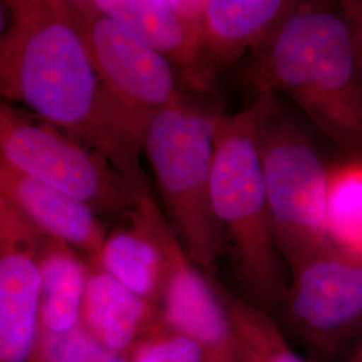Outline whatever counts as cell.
I'll use <instances>...</instances> for the list:
<instances>
[{
	"instance_id": "6da1fadb",
	"label": "cell",
	"mask_w": 362,
	"mask_h": 362,
	"mask_svg": "<svg viewBox=\"0 0 362 362\" xmlns=\"http://www.w3.org/2000/svg\"><path fill=\"white\" fill-rule=\"evenodd\" d=\"M0 40V100L104 156L139 197L151 194L143 137L109 101L67 0H10Z\"/></svg>"
},
{
	"instance_id": "7a4b0ae2",
	"label": "cell",
	"mask_w": 362,
	"mask_h": 362,
	"mask_svg": "<svg viewBox=\"0 0 362 362\" xmlns=\"http://www.w3.org/2000/svg\"><path fill=\"white\" fill-rule=\"evenodd\" d=\"M248 79L258 94L291 98L350 157L362 156V77L339 7L298 3L257 49Z\"/></svg>"
},
{
	"instance_id": "3957f363",
	"label": "cell",
	"mask_w": 362,
	"mask_h": 362,
	"mask_svg": "<svg viewBox=\"0 0 362 362\" xmlns=\"http://www.w3.org/2000/svg\"><path fill=\"white\" fill-rule=\"evenodd\" d=\"M278 113L275 95L258 94L245 110L220 113L211 179L215 216L233 242L238 270L262 303L279 297L282 279L263 179V130Z\"/></svg>"
},
{
	"instance_id": "277c9868",
	"label": "cell",
	"mask_w": 362,
	"mask_h": 362,
	"mask_svg": "<svg viewBox=\"0 0 362 362\" xmlns=\"http://www.w3.org/2000/svg\"><path fill=\"white\" fill-rule=\"evenodd\" d=\"M219 115L184 94L151 119L143 140L169 223L204 272H215L223 248L211 199Z\"/></svg>"
},
{
	"instance_id": "5b68a950",
	"label": "cell",
	"mask_w": 362,
	"mask_h": 362,
	"mask_svg": "<svg viewBox=\"0 0 362 362\" xmlns=\"http://www.w3.org/2000/svg\"><path fill=\"white\" fill-rule=\"evenodd\" d=\"M0 157L98 216L129 219L141 199L104 156L1 100Z\"/></svg>"
},
{
	"instance_id": "8992f818",
	"label": "cell",
	"mask_w": 362,
	"mask_h": 362,
	"mask_svg": "<svg viewBox=\"0 0 362 362\" xmlns=\"http://www.w3.org/2000/svg\"><path fill=\"white\" fill-rule=\"evenodd\" d=\"M276 115L262 136L263 179L275 246L296 269L330 243L326 233L329 168L297 125L276 121Z\"/></svg>"
},
{
	"instance_id": "52a82bcc",
	"label": "cell",
	"mask_w": 362,
	"mask_h": 362,
	"mask_svg": "<svg viewBox=\"0 0 362 362\" xmlns=\"http://www.w3.org/2000/svg\"><path fill=\"white\" fill-rule=\"evenodd\" d=\"M104 91L143 137L151 119L184 93L177 70L93 0H67Z\"/></svg>"
},
{
	"instance_id": "ba28073f",
	"label": "cell",
	"mask_w": 362,
	"mask_h": 362,
	"mask_svg": "<svg viewBox=\"0 0 362 362\" xmlns=\"http://www.w3.org/2000/svg\"><path fill=\"white\" fill-rule=\"evenodd\" d=\"M134 214L155 235L165 258L161 324L194 341L207 362H240L224 299L189 258L153 196H143Z\"/></svg>"
},
{
	"instance_id": "9c48e42d",
	"label": "cell",
	"mask_w": 362,
	"mask_h": 362,
	"mask_svg": "<svg viewBox=\"0 0 362 362\" xmlns=\"http://www.w3.org/2000/svg\"><path fill=\"white\" fill-rule=\"evenodd\" d=\"M46 238L0 194V362H31L40 327V260Z\"/></svg>"
},
{
	"instance_id": "30bf717a",
	"label": "cell",
	"mask_w": 362,
	"mask_h": 362,
	"mask_svg": "<svg viewBox=\"0 0 362 362\" xmlns=\"http://www.w3.org/2000/svg\"><path fill=\"white\" fill-rule=\"evenodd\" d=\"M290 310L308 332L334 344L362 325V255L329 245L299 263Z\"/></svg>"
},
{
	"instance_id": "8fae6325",
	"label": "cell",
	"mask_w": 362,
	"mask_h": 362,
	"mask_svg": "<svg viewBox=\"0 0 362 362\" xmlns=\"http://www.w3.org/2000/svg\"><path fill=\"white\" fill-rule=\"evenodd\" d=\"M93 3L164 57L191 89L206 91L212 86L200 27L204 0H93Z\"/></svg>"
},
{
	"instance_id": "7c38bea8",
	"label": "cell",
	"mask_w": 362,
	"mask_h": 362,
	"mask_svg": "<svg viewBox=\"0 0 362 362\" xmlns=\"http://www.w3.org/2000/svg\"><path fill=\"white\" fill-rule=\"evenodd\" d=\"M0 194L46 238L98 257L107 233L86 204L27 176L1 157Z\"/></svg>"
},
{
	"instance_id": "4fadbf2b",
	"label": "cell",
	"mask_w": 362,
	"mask_h": 362,
	"mask_svg": "<svg viewBox=\"0 0 362 362\" xmlns=\"http://www.w3.org/2000/svg\"><path fill=\"white\" fill-rule=\"evenodd\" d=\"M297 6L287 0H206L200 27L211 79L248 49H259Z\"/></svg>"
},
{
	"instance_id": "5bb4252c",
	"label": "cell",
	"mask_w": 362,
	"mask_h": 362,
	"mask_svg": "<svg viewBox=\"0 0 362 362\" xmlns=\"http://www.w3.org/2000/svg\"><path fill=\"white\" fill-rule=\"evenodd\" d=\"M155 308L97 266L88 275L82 327L107 349L128 357L158 325Z\"/></svg>"
},
{
	"instance_id": "9a60e30c",
	"label": "cell",
	"mask_w": 362,
	"mask_h": 362,
	"mask_svg": "<svg viewBox=\"0 0 362 362\" xmlns=\"http://www.w3.org/2000/svg\"><path fill=\"white\" fill-rule=\"evenodd\" d=\"M40 272V337L71 334L82 326L89 272L73 254L71 247L47 239L42 252Z\"/></svg>"
},
{
	"instance_id": "2e32d148",
	"label": "cell",
	"mask_w": 362,
	"mask_h": 362,
	"mask_svg": "<svg viewBox=\"0 0 362 362\" xmlns=\"http://www.w3.org/2000/svg\"><path fill=\"white\" fill-rule=\"evenodd\" d=\"M130 226L106 235L98 266L136 296L155 305L165 284V258L155 235L134 211Z\"/></svg>"
},
{
	"instance_id": "e0dca14e",
	"label": "cell",
	"mask_w": 362,
	"mask_h": 362,
	"mask_svg": "<svg viewBox=\"0 0 362 362\" xmlns=\"http://www.w3.org/2000/svg\"><path fill=\"white\" fill-rule=\"evenodd\" d=\"M326 233L333 245L362 255V156L327 169Z\"/></svg>"
},
{
	"instance_id": "ac0fdd59",
	"label": "cell",
	"mask_w": 362,
	"mask_h": 362,
	"mask_svg": "<svg viewBox=\"0 0 362 362\" xmlns=\"http://www.w3.org/2000/svg\"><path fill=\"white\" fill-rule=\"evenodd\" d=\"M240 362H308L293 350L272 318L245 299L223 297Z\"/></svg>"
},
{
	"instance_id": "d6986e66",
	"label": "cell",
	"mask_w": 362,
	"mask_h": 362,
	"mask_svg": "<svg viewBox=\"0 0 362 362\" xmlns=\"http://www.w3.org/2000/svg\"><path fill=\"white\" fill-rule=\"evenodd\" d=\"M39 358L43 362H129L124 354L107 349L82 326L64 337H40Z\"/></svg>"
},
{
	"instance_id": "ffe728a7",
	"label": "cell",
	"mask_w": 362,
	"mask_h": 362,
	"mask_svg": "<svg viewBox=\"0 0 362 362\" xmlns=\"http://www.w3.org/2000/svg\"><path fill=\"white\" fill-rule=\"evenodd\" d=\"M129 362H207L187 337L170 332L161 321L130 351Z\"/></svg>"
},
{
	"instance_id": "44dd1931",
	"label": "cell",
	"mask_w": 362,
	"mask_h": 362,
	"mask_svg": "<svg viewBox=\"0 0 362 362\" xmlns=\"http://www.w3.org/2000/svg\"><path fill=\"white\" fill-rule=\"evenodd\" d=\"M338 7L349 30L350 39L362 77V0L341 1Z\"/></svg>"
},
{
	"instance_id": "7402d4cb",
	"label": "cell",
	"mask_w": 362,
	"mask_h": 362,
	"mask_svg": "<svg viewBox=\"0 0 362 362\" xmlns=\"http://www.w3.org/2000/svg\"><path fill=\"white\" fill-rule=\"evenodd\" d=\"M11 23V13L7 1H0V40L6 35Z\"/></svg>"
},
{
	"instance_id": "603a6c76",
	"label": "cell",
	"mask_w": 362,
	"mask_h": 362,
	"mask_svg": "<svg viewBox=\"0 0 362 362\" xmlns=\"http://www.w3.org/2000/svg\"><path fill=\"white\" fill-rule=\"evenodd\" d=\"M349 362H362V345L358 350L354 353V356L350 358Z\"/></svg>"
}]
</instances>
